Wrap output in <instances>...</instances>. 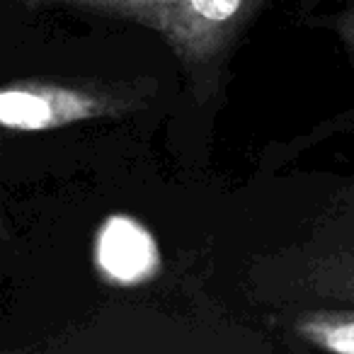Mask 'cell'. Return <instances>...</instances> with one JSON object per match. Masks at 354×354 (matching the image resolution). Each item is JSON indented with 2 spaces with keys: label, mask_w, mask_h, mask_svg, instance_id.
<instances>
[{
  "label": "cell",
  "mask_w": 354,
  "mask_h": 354,
  "mask_svg": "<svg viewBox=\"0 0 354 354\" xmlns=\"http://www.w3.org/2000/svg\"><path fill=\"white\" fill-rule=\"evenodd\" d=\"M156 78H22L0 85V131L41 133L148 107Z\"/></svg>",
  "instance_id": "6da1fadb"
},
{
  "label": "cell",
  "mask_w": 354,
  "mask_h": 354,
  "mask_svg": "<svg viewBox=\"0 0 354 354\" xmlns=\"http://www.w3.org/2000/svg\"><path fill=\"white\" fill-rule=\"evenodd\" d=\"M265 0H172L143 27L158 32L194 85L212 88L231 44Z\"/></svg>",
  "instance_id": "7a4b0ae2"
},
{
  "label": "cell",
  "mask_w": 354,
  "mask_h": 354,
  "mask_svg": "<svg viewBox=\"0 0 354 354\" xmlns=\"http://www.w3.org/2000/svg\"><path fill=\"white\" fill-rule=\"evenodd\" d=\"M296 339L323 352L354 354V308H310L291 320Z\"/></svg>",
  "instance_id": "3957f363"
},
{
  "label": "cell",
  "mask_w": 354,
  "mask_h": 354,
  "mask_svg": "<svg viewBox=\"0 0 354 354\" xmlns=\"http://www.w3.org/2000/svg\"><path fill=\"white\" fill-rule=\"evenodd\" d=\"M153 248L151 236L136 223L124 221L122 216L109 221L100 236V265L107 274H112L117 281H131L141 274L136 262H131V250Z\"/></svg>",
  "instance_id": "277c9868"
},
{
  "label": "cell",
  "mask_w": 354,
  "mask_h": 354,
  "mask_svg": "<svg viewBox=\"0 0 354 354\" xmlns=\"http://www.w3.org/2000/svg\"><path fill=\"white\" fill-rule=\"evenodd\" d=\"M172 0H22V6L30 10L39 8H75V10L100 12V15L124 17L138 25H146L148 17L156 15Z\"/></svg>",
  "instance_id": "5b68a950"
},
{
  "label": "cell",
  "mask_w": 354,
  "mask_h": 354,
  "mask_svg": "<svg viewBox=\"0 0 354 354\" xmlns=\"http://www.w3.org/2000/svg\"><path fill=\"white\" fill-rule=\"evenodd\" d=\"M8 236V228H6V218H3V209H0V241Z\"/></svg>",
  "instance_id": "8992f818"
},
{
  "label": "cell",
  "mask_w": 354,
  "mask_h": 354,
  "mask_svg": "<svg viewBox=\"0 0 354 354\" xmlns=\"http://www.w3.org/2000/svg\"><path fill=\"white\" fill-rule=\"evenodd\" d=\"M344 199H347V202H352V204H354V185H349V187L344 189Z\"/></svg>",
  "instance_id": "52a82bcc"
}]
</instances>
